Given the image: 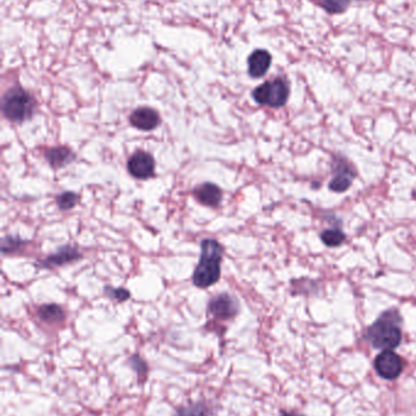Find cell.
Listing matches in <instances>:
<instances>
[{
	"label": "cell",
	"instance_id": "1",
	"mask_svg": "<svg viewBox=\"0 0 416 416\" xmlns=\"http://www.w3.org/2000/svg\"><path fill=\"white\" fill-rule=\"evenodd\" d=\"M224 249L216 240L201 241V254L199 263L193 273V284L199 289L210 287L220 279Z\"/></svg>",
	"mask_w": 416,
	"mask_h": 416
},
{
	"label": "cell",
	"instance_id": "2",
	"mask_svg": "<svg viewBox=\"0 0 416 416\" xmlns=\"http://www.w3.org/2000/svg\"><path fill=\"white\" fill-rule=\"evenodd\" d=\"M401 316L397 310L383 312L366 331V337L377 350H395L401 345Z\"/></svg>",
	"mask_w": 416,
	"mask_h": 416
},
{
	"label": "cell",
	"instance_id": "3",
	"mask_svg": "<svg viewBox=\"0 0 416 416\" xmlns=\"http://www.w3.org/2000/svg\"><path fill=\"white\" fill-rule=\"evenodd\" d=\"M36 107V102L30 93L16 86L9 89L3 97L4 116L15 123H24L31 118Z\"/></svg>",
	"mask_w": 416,
	"mask_h": 416
},
{
	"label": "cell",
	"instance_id": "4",
	"mask_svg": "<svg viewBox=\"0 0 416 416\" xmlns=\"http://www.w3.org/2000/svg\"><path fill=\"white\" fill-rule=\"evenodd\" d=\"M289 97V86L287 81L283 78H275L273 81L262 83L257 86L253 92L254 100L265 106L280 108L284 106Z\"/></svg>",
	"mask_w": 416,
	"mask_h": 416
},
{
	"label": "cell",
	"instance_id": "5",
	"mask_svg": "<svg viewBox=\"0 0 416 416\" xmlns=\"http://www.w3.org/2000/svg\"><path fill=\"white\" fill-rule=\"evenodd\" d=\"M332 174L334 177L329 184V190L334 193H345L354 182L356 171L347 158L337 155L332 161Z\"/></svg>",
	"mask_w": 416,
	"mask_h": 416
},
{
	"label": "cell",
	"instance_id": "6",
	"mask_svg": "<svg viewBox=\"0 0 416 416\" xmlns=\"http://www.w3.org/2000/svg\"><path fill=\"white\" fill-rule=\"evenodd\" d=\"M377 374L386 380H395L403 371V361L401 357L392 350H383L375 359Z\"/></svg>",
	"mask_w": 416,
	"mask_h": 416
},
{
	"label": "cell",
	"instance_id": "7",
	"mask_svg": "<svg viewBox=\"0 0 416 416\" xmlns=\"http://www.w3.org/2000/svg\"><path fill=\"white\" fill-rule=\"evenodd\" d=\"M127 169L129 174L137 179L152 178L155 173L154 158L145 151H137L129 158Z\"/></svg>",
	"mask_w": 416,
	"mask_h": 416
},
{
	"label": "cell",
	"instance_id": "8",
	"mask_svg": "<svg viewBox=\"0 0 416 416\" xmlns=\"http://www.w3.org/2000/svg\"><path fill=\"white\" fill-rule=\"evenodd\" d=\"M239 305L231 294H221L214 297L209 303V313L217 319L227 320L236 316Z\"/></svg>",
	"mask_w": 416,
	"mask_h": 416
},
{
	"label": "cell",
	"instance_id": "9",
	"mask_svg": "<svg viewBox=\"0 0 416 416\" xmlns=\"http://www.w3.org/2000/svg\"><path fill=\"white\" fill-rule=\"evenodd\" d=\"M160 116L158 111L152 107H139L129 116V122L139 131L150 132L160 124Z\"/></svg>",
	"mask_w": 416,
	"mask_h": 416
},
{
	"label": "cell",
	"instance_id": "10",
	"mask_svg": "<svg viewBox=\"0 0 416 416\" xmlns=\"http://www.w3.org/2000/svg\"><path fill=\"white\" fill-rule=\"evenodd\" d=\"M271 62H273V57L266 50L259 49V50L253 51L248 59L249 75L253 78H260V77L265 76L271 66Z\"/></svg>",
	"mask_w": 416,
	"mask_h": 416
},
{
	"label": "cell",
	"instance_id": "11",
	"mask_svg": "<svg viewBox=\"0 0 416 416\" xmlns=\"http://www.w3.org/2000/svg\"><path fill=\"white\" fill-rule=\"evenodd\" d=\"M195 196L198 202L209 207H217L222 201V191L212 183L201 184L195 189Z\"/></svg>",
	"mask_w": 416,
	"mask_h": 416
},
{
	"label": "cell",
	"instance_id": "12",
	"mask_svg": "<svg viewBox=\"0 0 416 416\" xmlns=\"http://www.w3.org/2000/svg\"><path fill=\"white\" fill-rule=\"evenodd\" d=\"M46 158L48 163L57 169L71 163L75 160V153H72L69 147H52L46 151Z\"/></svg>",
	"mask_w": 416,
	"mask_h": 416
},
{
	"label": "cell",
	"instance_id": "13",
	"mask_svg": "<svg viewBox=\"0 0 416 416\" xmlns=\"http://www.w3.org/2000/svg\"><path fill=\"white\" fill-rule=\"evenodd\" d=\"M81 258V254L78 249H73L71 246H64L62 249H59L57 254L49 256L48 258L43 262L44 267H59L64 264L72 263L75 261Z\"/></svg>",
	"mask_w": 416,
	"mask_h": 416
},
{
	"label": "cell",
	"instance_id": "14",
	"mask_svg": "<svg viewBox=\"0 0 416 416\" xmlns=\"http://www.w3.org/2000/svg\"><path fill=\"white\" fill-rule=\"evenodd\" d=\"M38 315L43 321L49 323V324H57L62 323L65 319V312L62 310V307L57 305H42L38 310Z\"/></svg>",
	"mask_w": 416,
	"mask_h": 416
},
{
	"label": "cell",
	"instance_id": "15",
	"mask_svg": "<svg viewBox=\"0 0 416 416\" xmlns=\"http://www.w3.org/2000/svg\"><path fill=\"white\" fill-rule=\"evenodd\" d=\"M320 238L327 247H338L345 244V234L341 229H326L321 233Z\"/></svg>",
	"mask_w": 416,
	"mask_h": 416
},
{
	"label": "cell",
	"instance_id": "16",
	"mask_svg": "<svg viewBox=\"0 0 416 416\" xmlns=\"http://www.w3.org/2000/svg\"><path fill=\"white\" fill-rule=\"evenodd\" d=\"M329 14H339L350 6V0H311Z\"/></svg>",
	"mask_w": 416,
	"mask_h": 416
},
{
	"label": "cell",
	"instance_id": "17",
	"mask_svg": "<svg viewBox=\"0 0 416 416\" xmlns=\"http://www.w3.org/2000/svg\"><path fill=\"white\" fill-rule=\"evenodd\" d=\"M78 193H71V191H66V193H62V195H59L57 198V206L62 211H67V209H71L75 207L78 203Z\"/></svg>",
	"mask_w": 416,
	"mask_h": 416
},
{
	"label": "cell",
	"instance_id": "18",
	"mask_svg": "<svg viewBox=\"0 0 416 416\" xmlns=\"http://www.w3.org/2000/svg\"><path fill=\"white\" fill-rule=\"evenodd\" d=\"M175 416H209V410L203 404H195V406L182 408L176 413Z\"/></svg>",
	"mask_w": 416,
	"mask_h": 416
},
{
	"label": "cell",
	"instance_id": "19",
	"mask_svg": "<svg viewBox=\"0 0 416 416\" xmlns=\"http://www.w3.org/2000/svg\"><path fill=\"white\" fill-rule=\"evenodd\" d=\"M109 294L114 297L115 300H118V302H124V301L129 300V292L124 289L111 290L109 289Z\"/></svg>",
	"mask_w": 416,
	"mask_h": 416
},
{
	"label": "cell",
	"instance_id": "20",
	"mask_svg": "<svg viewBox=\"0 0 416 416\" xmlns=\"http://www.w3.org/2000/svg\"><path fill=\"white\" fill-rule=\"evenodd\" d=\"M281 416H302V415H297V414H292V413H282V414H281Z\"/></svg>",
	"mask_w": 416,
	"mask_h": 416
}]
</instances>
